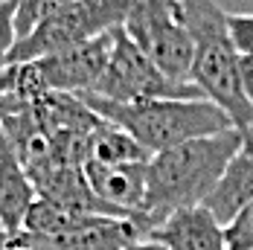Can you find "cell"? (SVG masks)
<instances>
[{"mask_svg":"<svg viewBox=\"0 0 253 250\" xmlns=\"http://www.w3.org/2000/svg\"><path fill=\"white\" fill-rule=\"evenodd\" d=\"M242 146H245V137L236 128H230L221 134L189 140L183 146L154 154L149 160L146 201H143L140 215L134 218L143 239L166 215H172L177 209L201 207L212 195L227 163Z\"/></svg>","mask_w":253,"mask_h":250,"instance_id":"1","label":"cell"},{"mask_svg":"<svg viewBox=\"0 0 253 250\" xmlns=\"http://www.w3.org/2000/svg\"><path fill=\"white\" fill-rule=\"evenodd\" d=\"M183 21L195 44L189 82L230 117L233 128L253 140V105L242 90L239 50L233 47L227 12L215 0H183Z\"/></svg>","mask_w":253,"mask_h":250,"instance_id":"2","label":"cell"},{"mask_svg":"<svg viewBox=\"0 0 253 250\" xmlns=\"http://www.w3.org/2000/svg\"><path fill=\"white\" fill-rule=\"evenodd\" d=\"M105 123L131 134L149 154H160L189 140H201L230 131V117L210 99H143V102H108L93 93L79 96Z\"/></svg>","mask_w":253,"mask_h":250,"instance_id":"3","label":"cell"},{"mask_svg":"<svg viewBox=\"0 0 253 250\" xmlns=\"http://www.w3.org/2000/svg\"><path fill=\"white\" fill-rule=\"evenodd\" d=\"M123 29L163 76L192 84L195 44L183 21V0H131Z\"/></svg>","mask_w":253,"mask_h":250,"instance_id":"4","label":"cell"},{"mask_svg":"<svg viewBox=\"0 0 253 250\" xmlns=\"http://www.w3.org/2000/svg\"><path fill=\"white\" fill-rule=\"evenodd\" d=\"M128 6H131V0H120V3L79 0L73 6H64L61 12H55L44 24H38L26 38H21L15 44L9 67L76 50V47H84V44L96 41L102 35L114 32L117 26H123V21L128 15Z\"/></svg>","mask_w":253,"mask_h":250,"instance_id":"5","label":"cell"},{"mask_svg":"<svg viewBox=\"0 0 253 250\" xmlns=\"http://www.w3.org/2000/svg\"><path fill=\"white\" fill-rule=\"evenodd\" d=\"M93 96L108 102H143V99H201L195 84H180L157 70L152 58L126 35L123 26L114 29L111 55L105 64Z\"/></svg>","mask_w":253,"mask_h":250,"instance_id":"6","label":"cell"},{"mask_svg":"<svg viewBox=\"0 0 253 250\" xmlns=\"http://www.w3.org/2000/svg\"><path fill=\"white\" fill-rule=\"evenodd\" d=\"M32 236V233H29ZM50 250H128L134 242L143 239V233L131 218L117 215H73L55 236L41 239Z\"/></svg>","mask_w":253,"mask_h":250,"instance_id":"7","label":"cell"},{"mask_svg":"<svg viewBox=\"0 0 253 250\" xmlns=\"http://www.w3.org/2000/svg\"><path fill=\"white\" fill-rule=\"evenodd\" d=\"M84 177L93 189V195L120 218H137L146 201V183H149V163L134 166H96L87 163Z\"/></svg>","mask_w":253,"mask_h":250,"instance_id":"8","label":"cell"},{"mask_svg":"<svg viewBox=\"0 0 253 250\" xmlns=\"http://www.w3.org/2000/svg\"><path fill=\"white\" fill-rule=\"evenodd\" d=\"M146 239L169 250H227L224 224H218L204 204L166 215L154 230H149Z\"/></svg>","mask_w":253,"mask_h":250,"instance_id":"9","label":"cell"},{"mask_svg":"<svg viewBox=\"0 0 253 250\" xmlns=\"http://www.w3.org/2000/svg\"><path fill=\"white\" fill-rule=\"evenodd\" d=\"M35 201L38 192L26 175L12 140L0 125V230H6L9 236L21 233Z\"/></svg>","mask_w":253,"mask_h":250,"instance_id":"10","label":"cell"},{"mask_svg":"<svg viewBox=\"0 0 253 250\" xmlns=\"http://www.w3.org/2000/svg\"><path fill=\"white\" fill-rule=\"evenodd\" d=\"M248 204H253V140H245V146L227 163V169L218 180V186L212 189V195L204 201V207L224 227Z\"/></svg>","mask_w":253,"mask_h":250,"instance_id":"11","label":"cell"},{"mask_svg":"<svg viewBox=\"0 0 253 250\" xmlns=\"http://www.w3.org/2000/svg\"><path fill=\"white\" fill-rule=\"evenodd\" d=\"M152 154L143 149L131 134L123 128L105 123L102 120L90 140H87V151H84V166L96 163V166H134V163H149Z\"/></svg>","mask_w":253,"mask_h":250,"instance_id":"12","label":"cell"},{"mask_svg":"<svg viewBox=\"0 0 253 250\" xmlns=\"http://www.w3.org/2000/svg\"><path fill=\"white\" fill-rule=\"evenodd\" d=\"M79 0H18V38H26L38 24H44L64 6H73Z\"/></svg>","mask_w":253,"mask_h":250,"instance_id":"13","label":"cell"},{"mask_svg":"<svg viewBox=\"0 0 253 250\" xmlns=\"http://www.w3.org/2000/svg\"><path fill=\"white\" fill-rule=\"evenodd\" d=\"M18 41V0H0V73L9 67Z\"/></svg>","mask_w":253,"mask_h":250,"instance_id":"14","label":"cell"},{"mask_svg":"<svg viewBox=\"0 0 253 250\" xmlns=\"http://www.w3.org/2000/svg\"><path fill=\"white\" fill-rule=\"evenodd\" d=\"M227 250H253V204H248L227 227H224Z\"/></svg>","mask_w":253,"mask_h":250,"instance_id":"15","label":"cell"},{"mask_svg":"<svg viewBox=\"0 0 253 250\" xmlns=\"http://www.w3.org/2000/svg\"><path fill=\"white\" fill-rule=\"evenodd\" d=\"M227 26L239 55H253V12H227Z\"/></svg>","mask_w":253,"mask_h":250,"instance_id":"16","label":"cell"},{"mask_svg":"<svg viewBox=\"0 0 253 250\" xmlns=\"http://www.w3.org/2000/svg\"><path fill=\"white\" fill-rule=\"evenodd\" d=\"M239 76H242V90L253 105V55H239Z\"/></svg>","mask_w":253,"mask_h":250,"instance_id":"17","label":"cell"},{"mask_svg":"<svg viewBox=\"0 0 253 250\" xmlns=\"http://www.w3.org/2000/svg\"><path fill=\"white\" fill-rule=\"evenodd\" d=\"M128 250H169V248L157 245V242H152V239H140V242H134Z\"/></svg>","mask_w":253,"mask_h":250,"instance_id":"18","label":"cell"},{"mask_svg":"<svg viewBox=\"0 0 253 250\" xmlns=\"http://www.w3.org/2000/svg\"><path fill=\"white\" fill-rule=\"evenodd\" d=\"M105 3H120V0H105Z\"/></svg>","mask_w":253,"mask_h":250,"instance_id":"19","label":"cell"}]
</instances>
